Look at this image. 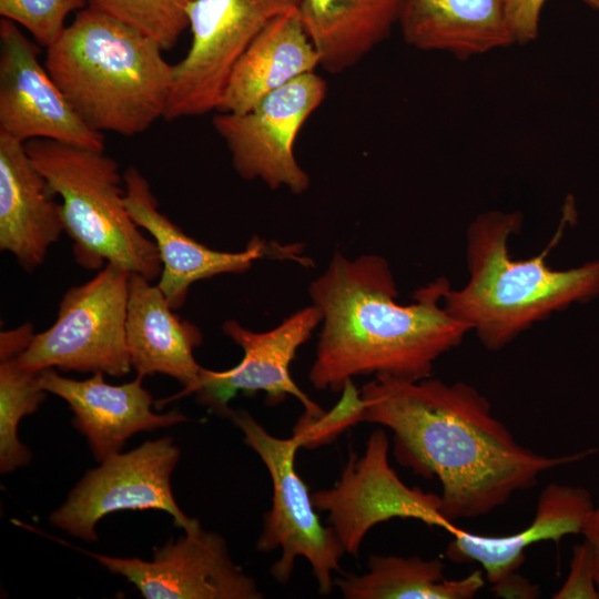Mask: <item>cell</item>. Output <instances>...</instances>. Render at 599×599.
I'll use <instances>...</instances> for the list:
<instances>
[{
	"mask_svg": "<svg viewBox=\"0 0 599 599\" xmlns=\"http://www.w3.org/2000/svg\"><path fill=\"white\" fill-rule=\"evenodd\" d=\"M24 144L50 191L61 199L64 232L80 266L101 270L112 263L151 282L160 277L156 245L129 213L124 179L112 158L47 139Z\"/></svg>",
	"mask_w": 599,
	"mask_h": 599,
	"instance_id": "obj_5",
	"label": "cell"
},
{
	"mask_svg": "<svg viewBox=\"0 0 599 599\" xmlns=\"http://www.w3.org/2000/svg\"><path fill=\"white\" fill-rule=\"evenodd\" d=\"M582 535L592 549L596 582L599 592V507H596L589 516Z\"/></svg>",
	"mask_w": 599,
	"mask_h": 599,
	"instance_id": "obj_30",
	"label": "cell"
},
{
	"mask_svg": "<svg viewBox=\"0 0 599 599\" xmlns=\"http://www.w3.org/2000/svg\"><path fill=\"white\" fill-rule=\"evenodd\" d=\"M92 7L171 50L189 28L195 0H87Z\"/></svg>",
	"mask_w": 599,
	"mask_h": 599,
	"instance_id": "obj_25",
	"label": "cell"
},
{
	"mask_svg": "<svg viewBox=\"0 0 599 599\" xmlns=\"http://www.w3.org/2000/svg\"><path fill=\"white\" fill-rule=\"evenodd\" d=\"M142 380L136 376L129 383L112 385L105 382L103 373L77 380L60 375L54 368L42 370L40 376L47 393L68 403L74 428L87 438L99 463L120 453L135 433L187 420L179 410L154 413L152 405L155 402Z\"/></svg>",
	"mask_w": 599,
	"mask_h": 599,
	"instance_id": "obj_16",
	"label": "cell"
},
{
	"mask_svg": "<svg viewBox=\"0 0 599 599\" xmlns=\"http://www.w3.org/2000/svg\"><path fill=\"white\" fill-rule=\"evenodd\" d=\"M302 0H195L189 8L192 33L184 58L172 65L164 120L216 111L230 74L255 37Z\"/></svg>",
	"mask_w": 599,
	"mask_h": 599,
	"instance_id": "obj_8",
	"label": "cell"
},
{
	"mask_svg": "<svg viewBox=\"0 0 599 599\" xmlns=\"http://www.w3.org/2000/svg\"><path fill=\"white\" fill-rule=\"evenodd\" d=\"M359 396L355 422L387 427L398 464L440 483V514L449 522L487 515L541 474L599 451L549 457L524 447L464 382L375 377Z\"/></svg>",
	"mask_w": 599,
	"mask_h": 599,
	"instance_id": "obj_1",
	"label": "cell"
},
{
	"mask_svg": "<svg viewBox=\"0 0 599 599\" xmlns=\"http://www.w3.org/2000/svg\"><path fill=\"white\" fill-rule=\"evenodd\" d=\"M179 458L180 449L171 437L116 453L90 469L49 520L87 542L98 540L99 520L119 510H162L175 526L187 530L199 520L184 514L172 491L171 476Z\"/></svg>",
	"mask_w": 599,
	"mask_h": 599,
	"instance_id": "obj_9",
	"label": "cell"
},
{
	"mask_svg": "<svg viewBox=\"0 0 599 599\" xmlns=\"http://www.w3.org/2000/svg\"><path fill=\"white\" fill-rule=\"evenodd\" d=\"M389 440L374 430L362 456L349 453L338 481L312 494L316 509L328 512V526L343 554L356 556L368 531L393 518H412L454 531L440 514V496L408 487L388 461Z\"/></svg>",
	"mask_w": 599,
	"mask_h": 599,
	"instance_id": "obj_11",
	"label": "cell"
},
{
	"mask_svg": "<svg viewBox=\"0 0 599 599\" xmlns=\"http://www.w3.org/2000/svg\"><path fill=\"white\" fill-rule=\"evenodd\" d=\"M368 570L348 573L335 583L346 599H470L484 587L483 570L460 579H446L445 565L418 556L373 555Z\"/></svg>",
	"mask_w": 599,
	"mask_h": 599,
	"instance_id": "obj_23",
	"label": "cell"
},
{
	"mask_svg": "<svg viewBox=\"0 0 599 599\" xmlns=\"http://www.w3.org/2000/svg\"><path fill=\"white\" fill-rule=\"evenodd\" d=\"M449 286L439 277L403 305L386 258L366 254L349 260L335 253L308 288L323 316L308 372L313 387L338 393L363 375L429 377L434 363L470 332L444 306Z\"/></svg>",
	"mask_w": 599,
	"mask_h": 599,
	"instance_id": "obj_2",
	"label": "cell"
},
{
	"mask_svg": "<svg viewBox=\"0 0 599 599\" xmlns=\"http://www.w3.org/2000/svg\"><path fill=\"white\" fill-rule=\"evenodd\" d=\"M85 7L87 0H0V16L23 27L37 43L48 48L63 32L68 16Z\"/></svg>",
	"mask_w": 599,
	"mask_h": 599,
	"instance_id": "obj_26",
	"label": "cell"
},
{
	"mask_svg": "<svg viewBox=\"0 0 599 599\" xmlns=\"http://www.w3.org/2000/svg\"><path fill=\"white\" fill-rule=\"evenodd\" d=\"M244 435V443L262 459L272 481V507L264 515L263 530L256 549L282 554L271 575L280 583L292 577L297 557L306 559L317 582L319 595H329L334 572H341L344 555L329 526L322 525L308 487L295 469L301 438L271 435L250 413L230 409L227 415Z\"/></svg>",
	"mask_w": 599,
	"mask_h": 599,
	"instance_id": "obj_6",
	"label": "cell"
},
{
	"mask_svg": "<svg viewBox=\"0 0 599 599\" xmlns=\"http://www.w3.org/2000/svg\"><path fill=\"white\" fill-rule=\"evenodd\" d=\"M20 27L0 21V133L26 143L47 139L104 151V136L74 112Z\"/></svg>",
	"mask_w": 599,
	"mask_h": 599,
	"instance_id": "obj_13",
	"label": "cell"
},
{
	"mask_svg": "<svg viewBox=\"0 0 599 599\" xmlns=\"http://www.w3.org/2000/svg\"><path fill=\"white\" fill-rule=\"evenodd\" d=\"M125 334L136 376L163 374L184 387L156 405L195 392L203 368L194 358L203 338L201 331L174 313L158 284L134 273L129 280Z\"/></svg>",
	"mask_w": 599,
	"mask_h": 599,
	"instance_id": "obj_17",
	"label": "cell"
},
{
	"mask_svg": "<svg viewBox=\"0 0 599 599\" xmlns=\"http://www.w3.org/2000/svg\"><path fill=\"white\" fill-rule=\"evenodd\" d=\"M125 205L136 225L146 231L156 245L162 264L159 287L171 307L179 309L190 287L199 281L221 274H242L264 257L302 262L300 245L267 243L252 237L240 252L213 250L186 235L160 212L150 184L135 166L123 173Z\"/></svg>",
	"mask_w": 599,
	"mask_h": 599,
	"instance_id": "obj_15",
	"label": "cell"
},
{
	"mask_svg": "<svg viewBox=\"0 0 599 599\" xmlns=\"http://www.w3.org/2000/svg\"><path fill=\"white\" fill-rule=\"evenodd\" d=\"M493 591L502 598H537L540 595L539 587L531 585L526 578L516 572L493 585Z\"/></svg>",
	"mask_w": 599,
	"mask_h": 599,
	"instance_id": "obj_29",
	"label": "cell"
},
{
	"mask_svg": "<svg viewBox=\"0 0 599 599\" xmlns=\"http://www.w3.org/2000/svg\"><path fill=\"white\" fill-rule=\"evenodd\" d=\"M579 1L586 4L587 7L599 12V0H579Z\"/></svg>",
	"mask_w": 599,
	"mask_h": 599,
	"instance_id": "obj_31",
	"label": "cell"
},
{
	"mask_svg": "<svg viewBox=\"0 0 599 599\" xmlns=\"http://www.w3.org/2000/svg\"><path fill=\"white\" fill-rule=\"evenodd\" d=\"M317 67L319 54L298 8L282 13L266 24L234 65L216 112L245 113L271 92Z\"/></svg>",
	"mask_w": 599,
	"mask_h": 599,
	"instance_id": "obj_21",
	"label": "cell"
},
{
	"mask_svg": "<svg viewBox=\"0 0 599 599\" xmlns=\"http://www.w3.org/2000/svg\"><path fill=\"white\" fill-rule=\"evenodd\" d=\"M77 548L123 576L145 599H261L255 579L237 567L225 539L197 522L153 550L152 560L106 556Z\"/></svg>",
	"mask_w": 599,
	"mask_h": 599,
	"instance_id": "obj_12",
	"label": "cell"
},
{
	"mask_svg": "<svg viewBox=\"0 0 599 599\" xmlns=\"http://www.w3.org/2000/svg\"><path fill=\"white\" fill-rule=\"evenodd\" d=\"M522 222L519 211H487L473 220L466 233L469 278L459 290L449 286L443 298L447 312L490 351L552 313L599 295V260L554 270L545 261L549 247L535 257L511 258L508 243Z\"/></svg>",
	"mask_w": 599,
	"mask_h": 599,
	"instance_id": "obj_4",
	"label": "cell"
},
{
	"mask_svg": "<svg viewBox=\"0 0 599 599\" xmlns=\"http://www.w3.org/2000/svg\"><path fill=\"white\" fill-rule=\"evenodd\" d=\"M554 599H599L593 555L585 539L573 547L570 571Z\"/></svg>",
	"mask_w": 599,
	"mask_h": 599,
	"instance_id": "obj_27",
	"label": "cell"
},
{
	"mask_svg": "<svg viewBox=\"0 0 599 599\" xmlns=\"http://www.w3.org/2000/svg\"><path fill=\"white\" fill-rule=\"evenodd\" d=\"M34 336L33 326L24 323L0 333V471L8 474L31 460V451L19 440L18 426L33 414L47 392L40 383L41 372L26 368L19 355Z\"/></svg>",
	"mask_w": 599,
	"mask_h": 599,
	"instance_id": "obj_24",
	"label": "cell"
},
{
	"mask_svg": "<svg viewBox=\"0 0 599 599\" xmlns=\"http://www.w3.org/2000/svg\"><path fill=\"white\" fill-rule=\"evenodd\" d=\"M595 508L588 489L552 483L539 495L535 517L525 529L506 536L455 529L446 556L458 564L478 562L494 585L518 571L529 546L549 540L558 544L567 535L582 534Z\"/></svg>",
	"mask_w": 599,
	"mask_h": 599,
	"instance_id": "obj_19",
	"label": "cell"
},
{
	"mask_svg": "<svg viewBox=\"0 0 599 599\" xmlns=\"http://www.w3.org/2000/svg\"><path fill=\"white\" fill-rule=\"evenodd\" d=\"M162 51L150 38L88 6L47 48L44 65L90 129L133 136L164 118L172 65Z\"/></svg>",
	"mask_w": 599,
	"mask_h": 599,
	"instance_id": "obj_3",
	"label": "cell"
},
{
	"mask_svg": "<svg viewBox=\"0 0 599 599\" xmlns=\"http://www.w3.org/2000/svg\"><path fill=\"white\" fill-rule=\"evenodd\" d=\"M397 24L409 45L459 59L515 43L505 0H400Z\"/></svg>",
	"mask_w": 599,
	"mask_h": 599,
	"instance_id": "obj_20",
	"label": "cell"
},
{
	"mask_svg": "<svg viewBox=\"0 0 599 599\" xmlns=\"http://www.w3.org/2000/svg\"><path fill=\"white\" fill-rule=\"evenodd\" d=\"M400 0H302L304 29L319 67L339 73L383 42L398 22Z\"/></svg>",
	"mask_w": 599,
	"mask_h": 599,
	"instance_id": "obj_22",
	"label": "cell"
},
{
	"mask_svg": "<svg viewBox=\"0 0 599 599\" xmlns=\"http://www.w3.org/2000/svg\"><path fill=\"white\" fill-rule=\"evenodd\" d=\"M130 274L105 264L90 281L70 287L62 296L54 323L34 334L19 355L33 372L103 373L122 377L132 369L126 346Z\"/></svg>",
	"mask_w": 599,
	"mask_h": 599,
	"instance_id": "obj_7",
	"label": "cell"
},
{
	"mask_svg": "<svg viewBox=\"0 0 599 599\" xmlns=\"http://www.w3.org/2000/svg\"><path fill=\"white\" fill-rule=\"evenodd\" d=\"M54 197L26 144L0 133V250L28 272L44 262L64 232Z\"/></svg>",
	"mask_w": 599,
	"mask_h": 599,
	"instance_id": "obj_18",
	"label": "cell"
},
{
	"mask_svg": "<svg viewBox=\"0 0 599 599\" xmlns=\"http://www.w3.org/2000/svg\"><path fill=\"white\" fill-rule=\"evenodd\" d=\"M322 318L321 309L312 304L265 332H253L237 321H226L222 331L242 348L243 357L226 370L202 368L194 393L202 403L223 415H227L229 402L240 392H264L271 405L291 395L304 406L302 419H316L325 412L294 383L291 364Z\"/></svg>",
	"mask_w": 599,
	"mask_h": 599,
	"instance_id": "obj_14",
	"label": "cell"
},
{
	"mask_svg": "<svg viewBox=\"0 0 599 599\" xmlns=\"http://www.w3.org/2000/svg\"><path fill=\"white\" fill-rule=\"evenodd\" d=\"M546 0H505L506 18L515 43L526 44L539 33Z\"/></svg>",
	"mask_w": 599,
	"mask_h": 599,
	"instance_id": "obj_28",
	"label": "cell"
},
{
	"mask_svg": "<svg viewBox=\"0 0 599 599\" xmlns=\"http://www.w3.org/2000/svg\"><path fill=\"white\" fill-rule=\"evenodd\" d=\"M326 93V82L311 72L271 92L245 113L217 112L213 126L237 174L261 180L272 190L304 193L311 180L295 159L294 143Z\"/></svg>",
	"mask_w": 599,
	"mask_h": 599,
	"instance_id": "obj_10",
	"label": "cell"
}]
</instances>
